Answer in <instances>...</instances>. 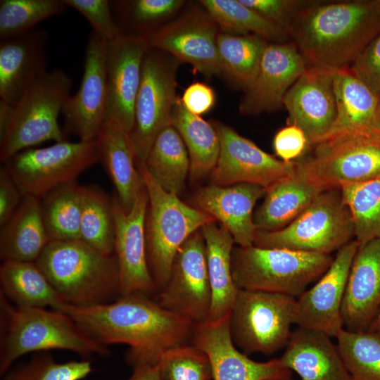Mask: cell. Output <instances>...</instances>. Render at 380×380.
I'll list each match as a JSON object with an SVG mask.
<instances>
[{
  "instance_id": "5bb4252c",
  "label": "cell",
  "mask_w": 380,
  "mask_h": 380,
  "mask_svg": "<svg viewBox=\"0 0 380 380\" xmlns=\"http://www.w3.org/2000/svg\"><path fill=\"white\" fill-rule=\"evenodd\" d=\"M220 151L211 172L213 184L226 186L240 183L267 189L296 170L297 161L285 162L266 153L230 127L216 122Z\"/></svg>"
},
{
  "instance_id": "4fadbf2b",
  "label": "cell",
  "mask_w": 380,
  "mask_h": 380,
  "mask_svg": "<svg viewBox=\"0 0 380 380\" xmlns=\"http://www.w3.org/2000/svg\"><path fill=\"white\" fill-rule=\"evenodd\" d=\"M158 298L163 308L194 324L208 319L211 291L201 230L192 234L178 250L170 278Z\"/></svg>"
},
{
  "instance_id": "e575fe53",
  "label": "cell",
  "mask_w": 380,
  "mask_h": 380,
  "mask_svg": "<svg viewBox=\"0 0 380 380\" xmlns=\"http://www.w3.org/2000/svg\"><path fill=\"white\" fill-rule=\"evenodd\" d=\"M201 4L222 32L236 35L252 34L270 43H284L290 39L284 29L240 0H202Z\"/></svg>"
},
{
  "instance_id": "52a82bcc",
  "label": "cell",
  "mask_w": 380,
  "mask_h": 380,
  "mask_svg": "<svg viewBox=\"0 0 380 380\" xmlns=\"http://www.w3.org/2000/svg\"><path fill=\"white\" fill-rule=\"evenodd\" d=\"M147 191L146 251L149 270L158 292L167 282L175 257L184 241L208 222L216 221L197 208L164 190L144 164L137 165Z\"/></svg>"
},
{
  "instance_id": "6da1fadb",
  "label": "cell",
  "mask_w": 380,
  "mask_h": 380,
  "mask_svg": "<svg viewBox=\"0 0 380 380\" xmlns=\"http://www.w3.org/2000/svg\"><path fill=\"white\" fill-rule=\"evenodd\" d=\"M59 312L102 345L129 346L125 360L132 367L157 365L167 350L190 343L194 325L141 293L89 307L65 304Z\"/></svg>"
},
{
  "instance_id": "7c38bea8",
  "label": "cell",
  "mask_w": 380,
  "mask_h": 380,
  "mask_svg": "<svg viewBox=\"0 0 380 380\" xmlns=\"http://www.w3.org/2000/svg\"><path fill=\"white\" fill-rule=\"evenodd\" d=\"M180 63L167 52L153 47H148L144 55L134 126L129 134L137 166L144 164L158 134L171 125L177 99L176 75Z\"/></svg>"
},
{
  "instance_id": "60d3db41",
  "label": "cell",
  "mask_w": 380,
  "mask_h": 380,
  "mask_svg": "<svg viewBox=\"0 0 380 380\" xmlns=\"http://www.w3.org/2000/svg\"><path fill=\"white\" fill-rule=\"evenodd\" d=\"M336 338L352 380H380V332L343 329Z\"/></svg>"
},
{
  "instance_id": "8d00e7d4",
  "label": "cell",
  "mask_w": 380,
  "mask_h": 380,
  "mask_svg": "<svg viewBox=\"0 0 380 380\" xmlns=\"http://www.w3.org/2000/svg\"><path fill=\"white\" fill-rule=\"evenodd\" d=\"M40 204L50 241L80 239L82 185L77 181L59 185L42 196Z\"/></svg>"
},
{
  "instance_id": "9f6ffc18",
  "label": "cell",
  "mask_w": 380,
  "mask_h": 380,
  "mask_svg": "<svg viewBox=\"0 0 380 380\" xmlns=\"http://www.w3.org/2000/svg\"><path fill=\"white\" fill-rule=\"evenodd\" d=\"M279 380H294L292 376H289V377H286V378H284V379H279Z\"/></svg>"
},
{
  "instance_id": "bcb514c9",
  "label": "cell",
  "mask_w": 380,
  "mask_h": 380,
  "mask_svg": "<svg viewBox=\"0 0 380 380\" xmlns=\"http://www.w3.org/2000/svg\"><path fill=\"white\" fill-rule=\"evenodd\" d=\"M240 1L278 25L288 33L291 25L299 12L312 2L305 0H240Z\"/></svg>"
},
{
  "instance_id": "5b68a950",
  "label": "cell",
  "mask_w": 380,
  "mask_h": 380,
  "mask_svg": "<svg viewBox=\"0 0 380 380\" xmlns=\"http://www.w3.org/2000/svg\"><path fill=\"white\" fill-rule=\"evenodd\" d=\"M71 77L61 69L47 70L13 106L0 101V160L42 143L67 139L58 123L70 95Z\"/></svg>"
},
{
  "instance_id": "30bf717a",
  "label": "cell",
  "mask_w": 380,
  "mask_h": 380,
  "mask_svg": "<svg viewBox=\"0 0 380 380\" xmlns=\"http://www.w3.org/2000/svg\"><path fill=\"white\" fill-rule=\"evenodd\" d=\"M296 298L284 294L239 289L229 311L236 347L248 355H272L285 348L294 324Z\"/></svg>"
},
{
  "instance_id": "603a6c76",
  "label": "cell",
  "mask_w": 380,
  "mask_h": 380,
  "mask_svg": "<svg viewBox=\"0 0 380 380\" xmlns=\"http://www.w3.org/2000/svg\"><path fill=\"white\" fill-rule=\"evenodd\" d=\"M380 309V239L359 244L342 305L343 328L367 330Z\"/></svg>"
},
{
  "instance_id": "ab89813d",
  "label": "cell",
  "mask_w": 380,
  "mask_h": 380,
  "mask_svg": "<svg viewBox=\"0 0 380 380\" xmlns=\"http://www.w3.org/2000/svg\"><path fill=\"white\" fill-rule=\"evenodd\" d=\"M115 21L122 34L147 37L156 25L176 13L182 0L110 1Z\"/></svg>"
},
{
  "instance_id": "816d5d0a",
  "label": "cell",
  "mask_w": 380,
  "mask_h": 380,
  "mask_svg": "<svg viewBox=\"0 0 380 380\" xmlns=\"http://www.w3.org/2000/svg\"><path fill=\"white\" fill-rule=\"evenodd\" d=\"M127 380H162L158 365H140L133 367V372Z\"/></svg>"
},
{
  "instance_id": "d6a6232c",
  "label": "cell",
  "mask_w": 380,
  "mask_h": 380,
  "mask_svg": "<svg viewBox=\"0 0 380 380\" xmlns=\"http://www.w3.org/2000/svg\"><path fill=\"white\" fill-rule=\"evenodd\" d=\"M171 124L182 138L190 160L189 176L195 182L215 167L220 142L214 125L189 112L177 97L171 115Z\"/></svg>"
},
{
  "instance_id": "ac0fdd59",
  "label": "cell",
  "mask_w": 380,
  "mask_h": 380,
  "mask_svg": "<svg viewBox=\"0 0 380 380\" xmlns=\"http://www.w3.org/2000/svg\"><path fill=\"white\" fill-rule=\"evenodd\" d=\"M191 343L208 357L213 380H279L292 376L279 358L258 362L234 345L229 327V312L194 325Z\"/></svg>"
},
{
  "instance_id": "db71d44e",
  "label": "cell",
  "mask_w": 380,
  "mask_h": 380,
  "mask_svg": "<svg viewBox=\"0 0 380 380\" xmlns=\"http://www.w3.org/2000/svg\"><path fill=\"white\" fill-rule=\"evenodd\" d=\"M376 127L380 129V94L379 95L378 104L376 108Z\"/></svg>"
},
{
  "instance_id": "d590c367",
  "label": "cell",
  "mask_w": 380,
  "mask_h": 380,
  "mask_svg": "<svg viewBox=\"0 0 380 380\" xmlns=\"http://www.w3.org/2000/svg\"><path fill=\"white\" fill-rule=\"evenodd\" d=\"M269 43L252 34L236 35L219 32L217 44L222 75L246 90L255 78Z\"/></svg>"
},
{
  "instance_id": "8992f818",
  "label": "cell",
  "mask_w": 380,
  "mask_h": 380,
  "mask_svg": "<svg viewBox=\"0 0 380 380\" xmlns=\"http://www.w3.org/2000/svg\"><path fill=\"white\" fill-rule=\"evenodd\" d=\"M333 259L331 255L239 246L232 251V272L239 289L297 298L326 272Z\"/></svg>"
},
{
  "instance_id": "83f0119b",
  "label": "cell",
  "mask_w": 380,
  "mask_h": 380,
  "mask_svg": "<svg viewBox=\"0 0 380 380\" xmlns=\"http://www.w3.org/2000/svg\"><path fill=\"white\" fill-rule=\"evenodd\" d=\"M99 162L116 190V197L128 212L144 187L129 134L118 124L106 120L97 137Z\"/></svg>"
},
{
  "instance_id": "74e56055",
  "label": "cell",
  "mask_w": 380,
  "mask_h": 380,
  "mask_svg": "<svg viewBox=\"0 0 380 380\" xmlns=\"http://www.w3.org/2000/svg\"><path fill=\"white\" fill-rule=\"evenodd\" d=\"M112 198L96 185L82 186L80 239L99 252L114 254Z\"/></svg>"
},
{
  "instance_id": "ffe728a7",
  "label": "cell",
  "mask_w": 380,
  "mask_h": 380,
  "mask_svg": "<svg viewBox=\"0 0 380 380\" xmlns=\"http://www.w3.org/2000/svg\"><path fill=\"white\" fill-rule=\"evenodd\" d=\"M146 37L120 34L107 42V105L106 120L113 122L129 134L134 121L144 55Z\"/></svg>"
},
{
  "instance_id": "f907efd6",
  "label": "cell",
  "mask_w": 380,
  "mask_h": 380,
  "mask_svg": "<svg viewBox=\"0 0 380 380\" xmlns=\"http://www.w3.org/2000/svg\"><path fill=\"white\" fill-rule=\"evenodd\" d=\"M181 100L189 112L201 115L208 112L213 107L215 95L210 86L196 82L188 86Z\"/></svg>"
},
{
  "instance_id": "681fc988",
  "label": "cell",
  "mask_w": 380,
  "mask_h": 380,
  "mask_svg": "<svg viewBox=\"0 0 380 380\" xmlns=\"http://www.w3.org/2000/svg\"><path fill=\"white\" fill-rule=\"evenodd\" d=\"M24 195L5 168H0V227L19 207Z\"/></svg>"
},
{
  "instance_id": "f5cc1de1",
  "label": "cell",
  "mask_w": 380,
  "mask_h": 380,
  "mask_svg": "<svg viewBox=\"0 0 380 380\" xmlns=\"http://www.w3.org/2000/svg\"><path fill=\"white\" fill-rule=\"evenodd\" d=\"M368 329L380 332V309Z\"/></svg>"
},
{
  "instance_id": "836d02e7",
  "label": "cell",
  "mask_w": 380,
  "mask_h": 380,
  "mask_svg": "<svg viewBox=\"0 0 380 380\" xmlns=\"http://www.w3.org/2000/svg\"><path fill=\"white\" fill-rule=\"evenodd\" d=\"M144 166L166 191L178 195L182 191L189 174L190 160L182 138L172 124L156 137Z\"/></svg>"
},
{
  "instance_id": "4dcf8cb0",
  "label": "cell",
  "mask_w": 380,
  "mask_h": 380,
  "mask_svg": "<svg viewBox=\"0 0 380 380\" xmlns=\"http://www.w3.org/2000/svg\"><path fill=\"white\" fill-rule=\"evenodd\" d=\"M0 284V293L18 307L49 306L59 312L67 304L34 262L3 261Z\"/></svg>"
},
{
  "instance_id": "f546056e",
  "label": "cell",
  "mask_w": 380,
  "mask_h": 380,
  "mask_svg": "<svg viewBox=\"0 0 380 380\" xmlns=\"http://www.w3.org/2000/svg\"><path fill=\"white\" fill-rule=\"evenodd\" d=\"M205 240L211 305L208 320L220 318L229 312L239 289L232 272V253L235 243L232 234L215 221L201 229Z\"/></svg>"
},
{
  "instance_id": "7402d4cb",
  "label": "cell",
  "mask_w": 380,
  "mask_h": 380,
  "mask_svg": "<svg viewBox=\"0 0 380 380\" xmlns=\"http://www.w3.org/2000/svg\"><path fill=\"white\" fill-rule=\"evenodd\" d=\"M308 66L292 41L269 43L255 80L241 99L239 112L255 115L279 110L285 94Z\"/></svg>"
},
{
  "instance_id": "3957f363",
  "label": "cell",
  "mask_w": 380,
  "mask_h": 380,
  "mask_svg": "<svg viewBox=\"0 0 380 380\" xmlns=\"http://www.w3.org/2000/svg\"><path fill=\"white\" fill-rule=\"evenodd\" d=\"M53 349L68 350L84 357L110 353L68 315L53 309L13 306L0 293L1 375L18 357Z\"/></svg>"
},
{
  "instance_id": "484cf974",
  "label": "cell",
  "mask_w": 380,
  "mask_h": 380,
  "mask_svg": "<svg viewBox=\"0 0 380 380\" xmlns=\"http://www.w3.org/2000/svg\"><path fill=\"white\" fill-rule=\"evenodd\" d=\"M331 338L322 332L298 327L279 359L300 380H352L337 344Z\"/></svg>"
},
{
  "instance_id": "2e32d148",
  "label": "cell",
  "mask_w": 380,
  "mask_h": 380,
  "mask_svg": "<svg viewBox=\"0 0 380 380\" xmlns=\"http://www.w3.org/2000/svg\"><path fill=\"white\" fill-rule=\"evenodd\" d=\"M148 203L144 187L132 208L125 211L116 196L112 197L115 224L114 254L119 267L120 296L158 293L147 258L146 217Z\"/></svg>"
},
{
  "instance_id": "d4e9b609",
  "label": "cell",
  "mask_w": 380,
  "mask_h": 380,
  "mask_svg": "<svg viewBox=\"0 0 380 380\" xmlns=\"http://www.w3.org/2000/svg\"><path fill=\"white\" fill-rule=\"evenodd\" d=\"M266 191L264 187L253 184L226 186L212 184L198 191L195 204L218 220L238 246H250L253 245L258 231L253 222V208Z\"/></svg>"
},
{
  "instance_id": "f6af8a7d",
  "label": "cell",
  "mask_w": 380,
  "mask_h": 380,
  "mask_svg": "<svg viewBox=\"0 0 380 380\" xmlns=\"http://www.w3.org/2000/svg\"><path fill=\"white\" fill-rule=\"evenodd\" d=\"M70 7L89 22L92 31L106 42H110L122 34L118 28L110 7L109 0H63Z\"/></svg>"
},
{
  "instance_id": "ba28073f",
  "label": "cell",
  "mask_w": 380,
  "mask_h": 380,
  "mask_svg": "<svg viewBox=\"0 0 380 380\" xmlns=\"http://www.w3.org/2000/svg\"><path fill=\"white\" fill-rule=\"evenodd\" d=\"M297 160L298 168L327 189L380 177V129L359 127L329 135Z\"/></svg>"
},
{
  "instance_id": "44dd1931",
  "label": "cell",
  "mask_w": 380,
  "mask_h": 380,
  "mask_svg": "<svg viewBox=\"0 0 380 380\" xmlns=\"http://www.w3.org/2000/svg\"><path fill=\"white\" fill-rule=\"evenodd\" d=\"M333 72L308 66L283 99L289 115L287 125L303 131L309 147L329 134L336 120Z\"/></svg>"
},
{
  "instance_id": "d6986e66",
  "label": "cell",
  "mask_w": 380,
  "mask_h": 380,
  "mask_svg": "<svg viewBox=\"0 0 380 380\" xmlns=\"http://www.w3.org/2000/svg\"><path fill=\"white\" fill-rule=\"evenodd\" d=\"M359 246L353 240L337 251L326 272L296 298L294 324L336 338L344 329L342 305L350 269Z\"/></svg>"
},
{
  "instance_id": "c3c4849f",
  "label": "cell",
  "mask_w": 380,
  "mask_h": 380,
  "mask_svg": "<svg viewBox=\"0 0 380 380\" xmlns=\"http://www.w3.org/2000/svg\"><path fill=\"white\" fill-rule=\"evenodd\" d=\"M273 146L275 154L285 162L296 161L307 152L309 144L303 131L295 125L280 129L274 135Z\"/></svg>"
},
{
  "instance_id": "7dc6e473",
  "label": "cell",
  "mask_w": 380,
  "mask_h": 380,
  "mask_svg": "<svg viewBox=\"0 0 380 380\" xmlns=\"http://www.w3.org/2000/svg\"><path fill=\"white\" fill-rule=\"evenodd\" d=\"M350 69L372 91L380 94V34L365 47Z\"/></svg>"
},
{
  "instance_id": "f1b7e54d",
  "label": "cell",
  "mask_w": 380,
  "mask_h": 380,
  "mask_svg": "<svg viewBox=\"0 0 380 380\" xmlns=\"http://www.w3.org/2000/svg\"><path fill=\"white\" fill-rule=\"evenodd\" d=\"M49 242L40 198L24 195L14 214L1 227V259L35 262Z\"/></svg>"
},
{
  "instance_id": "7a4b0ae2",
  "label": "cell",
  "mask_w": 380,
  "mask_h": 380,
  "mask_svg": "<svg viewBox=\"0 0 380 380\" xmlns=\"http://www.w3.org/2000/svg\"><path fill=\"white\" fill-rule=\"evenodd\" d=\"M289 34L308 64L336 71L349 68L380 34V12L374 0L312 1Z\"/></svg>"
},
{
  "instance_id": "b9f144b4",
  "label": "cell",
  "mask_w": 380,
  "mask_h": 380,
  "mask_svg": "<svg viewBox=\"0 0 380 380\" xmlns=\"http://www.w3.org/2000/svg\"><path fill=\"white\" fill-rule=\"evenodd\" d=\"M63 0H1L0 41L35 29L39 23L63 13Z\"/></svg>"
},
{
  "instance_id": "ee69618b",
  "label": "cell",
  "mask_w": 380,
  "mask_h": 380,
  "mask_svg": "<svg viewBox=\"0 0 380 380\" xmlns=\"http://www.w3.org/2000/svg\"><path fill=\"white\" fill-rule=\"evenodd\" d=\"M158 365L162 380H213L208 355L191 343L167 350Z\"/></svg>"
},
{
  "instance_id": "9c48e42d",
  "label": "cell",
  "mask_w": 380,
  "mask_h": 380,
  "mask_svg": "<svg viewBox=\"0 0 380 380\" xmlns=\"http://www.w3.org/2000/svg\"><path fill=\"white\" fill-rule=\"evenodd\" d=\"M354 239L352 216L341 189L332 188L320 193L285 227L273 232L257 231L253 245L331 255Z\"/></svg>"
},
{
  "instance_id": "277c9868",
  "label": "cell",
  "mask_w": 380,
  "mask_h": 380,
  "mask_svg": "<svg viewBox=\"0 0 380 380\" xmlns=\"http://www.w3.org/2000/svg\"><path fill=\"white\" fill-rule=\"evenodd\" d=\"M34 262L67 304L89 307L120 297L115 254L81 239L50 241Z\"/></svg>"
},
{
  "instance_id": "e0dca14e",
  "label": "cell",
  "mask_w": 380,
  "mask_h": 380,
  "mask_svg": "<svg viewBox=\"0 0 380 380\" xmlns=\"http://www.w3.org/2000/svg\"><path fill=\"white\" fill-rule=\"evenodd\" d=\"M219 30L205 10L194 8L146 37L149 47L167 52L212 77L222 75L217 44Z\"/></svg>"
},
{
  "instance_id": "1f68e13d",
  "label": "cell",
  "mask_w": 380,
  "mask_h": 380,
  "mask_svg": "<svg viewBox=\"0 0 380 380\" xmlns=\"http://www.w3.org/2000/svg\"><path fill=\"white\" fill-rule=\"evenodd\" d=\"M333 85L336 116L326 137L359 127H376L379 96L354 74L350 67L333 72Z\"/></svg>"
},
{
  "instance_id": "f35d334b",
  "label": "cell",
  "mask_w": 380,
  "mask_h": 380,
  "mask_svg": "<svg viewBox=\"0 0 380 380\" xmlns=\"http://www.w3.org/2000/svg\"><path fill=\"white\" fill-rule=\"evenodd\" d=\"M359 244L380 239V177L341 187Z\"/></svg>"
},
{
  "instance_id": "cb8c5ba5",
  "label": "cell",
  "mask_w": 380,
  "mask_h": 380,
  "mask_svg": "<svg viewBox=\"0 0 380 380\" xmlns=\"http://www.w3.org/2000/svg\"><path fill=\"white\" fill-rule=\"evenodd\" d=\"M49 34L35 28L0 41V101L15 105L46 70Z\"/></svg>"
},
{
  "instance_id": "8fae6325",
  "label": "cell",
  "mask_w": 380,
  "mask_h": 380,
  "mask_svg": "<svg viewBox=\"0 0 380 380\" xmlns=\"http://www.w3.org/2000/svg\"><path fill=\"white\" fill-rule=\"evenodd\" d=\"M99 162L97 139L54 142L30 148L3 163L23 195L41 198L63 184L77 181L84 170Z\"/></svg>"
},
{
  "instance_id": "11a10c76",
  "label": "cell",
  "mask_w": 380,
  "mask_h": 380,
  "mask_svg": "<svg viewBox=\"0 0 380 380\" xmlns=\"http://www.w3.org/2000/svg\"><path fill=\"white\" fill-rule=\"evenodd\" d=\"M374 4L377 10L380 12V0H374Z\"/></svg>"
},
{
  "instance_id": "4316f807",
  "label": "cell",
  "mask_w": 380,
  "mask_h": 380,
  "mask_svg": "<svg viewBox=\"0 0 380 380\" xmlns=\"http://www.w3.org/2000/svg\"><path fill=\"white\" fill-rule=\"evenodd\" d=\"M325 190L301 171L297 163L292 175L267 189L263 202L253 214L257 230L273 232L285 227Z\"/></svg>"
},
{
  "instance_id": "7bdbcfd3",
  "label": "cell",
  "mask_w": 380,
  "mask_h": 380,
  "mask_svg": "<svg viewBox=\"0 0 380 380\" xmlns=\"http://www.w3.org/2000/svg\"><path fill=\"white\" fill-rule=\"evenodd\" d=\"M93 372L89 360L57 362L50 355L37 353L30 360L9 369L3 380H82Z\"/></svg>"
},
{
  "instance_id": "9a60e30c",
  "label": "cell",
  "mask_w": 380,
  "mask_h": 380,
  "mask_svg": "<svg viewBox=\"0 0 380 380\" xmlns=\"http://www.w3.org/2000/svg\"><path fill=\"white\" fill-rule=\"evenodd\" d=\"M107 42L91 31L80 87L69 96L62 110L64 132L77 136L79 140L96 139L106 121Z\"/></svg>"
}]
</instances>
